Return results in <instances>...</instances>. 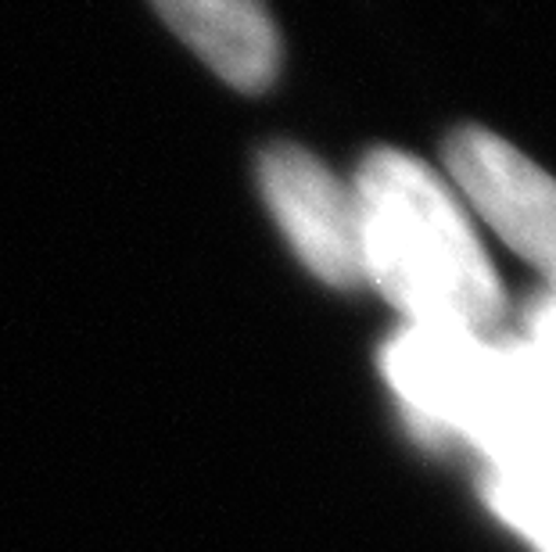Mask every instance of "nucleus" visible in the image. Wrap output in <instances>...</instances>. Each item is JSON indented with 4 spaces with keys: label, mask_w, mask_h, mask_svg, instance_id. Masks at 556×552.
<instances>
[{
    "label": "nucleus",
    "mask_w": 556,
    "mask_h": 552,
    "mask_svg": "<svg viewBox=\"0 0 556 552\" xmlns=\"http://www.w3.org/2000/svg\"><path fill=\"white\" fill-rule=\"evenodd\" d=\"M363 284L406 316V326L492 334L503 320V287L484 255L467 205L424 162L381 147L366 155L356 183Z\"/></svg>",
    "instance_id": "obj_1"
},
{
    "label": "nucleus",
    "mask_w": 556,
    "mask_h": 552,
    "mask_svg": "<svg viewBox=\"0 0 556 552\" xmlns=\"http://www.w3.org/2000/svg\"><path fill=\"white\" fill-rule=\"evenodd\" d=\"M381 367L424 438L464 441L489 466L556 449V395L520 337L402 326Z\"/></svg>",
    "instance_id": "obj_2"
},
{
    "label": "nucleus",
    "mask_w": 556,
    "mask_h": 552,
    "mask_svg": "<svg viewBox=\"0 0 556 552\" xmlns=\"http://www.w3.org/2000/svg\"><path fill=\"white\" fill-rule=\"evenodd\" d=\"M258 191L280 233L313 277L330 287L363 284L359 202L313 151L269 144L258 155Z\"/></svg>",
    "instance_id": "obj_3"
},
{
    "label": "nucleus",
    "mask_w": 556,
    "mask_h": 552,
    "mask_svg": "<svg viewBox=\"0 0 556 552\" xmlns=\"http://www.w3.org/2000/svg\"><path fill=\"white\" fill-rule=\"evenodd\" d=\"M453 191L495 238L539 269L556 295V180L489 129H459L445 147Z\"/></svg>",
    "instance_id": "obj_4"
},
{
    "label": "nucleus",
    "mask_w": 556,
    "mask_h": 552,
    "mask_svg": "<svg viewBox=\"0 0 556 552\" xmlns=\"http://www.w3.org/2000/svg\"><path fill=\"white\" fill-rule=\"evenodd\" d=\"M159 18L241 93L266 90L280 73V33L263 0H151Z\"/></svg>",
    "instance_id": "obj_5"
},
{
    "label": "nucleus",
    "mask_w": 556,
    "mask_h": 552,
    "mask_svg": "<svg viewBox=\"0 0 556 552\" xmlns=\"http://www.w3.org/2000/svg\"><path fill=\"white\" fill-rule=\"evenodd\" d=\"M484 502L535 552H556V449L489 466Z\"/></svg>",
    "instance_id": "obj_6"
}]
</instances>
